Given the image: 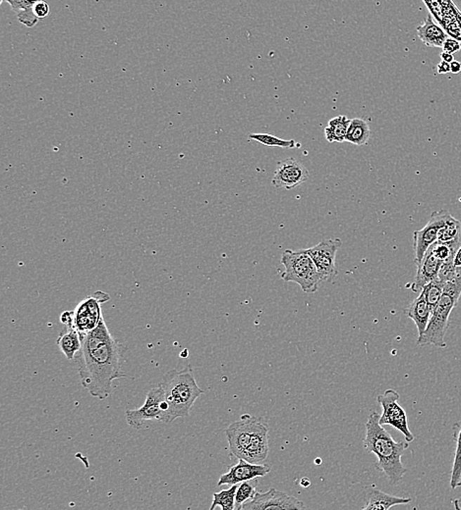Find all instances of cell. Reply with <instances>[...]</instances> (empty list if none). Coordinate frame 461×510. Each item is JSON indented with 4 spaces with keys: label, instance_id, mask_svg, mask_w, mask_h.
Listing matches in <instances>:
<instances>
[{
    "label": "cell",
    "instance_id": "cell-14",
    "mask_svg": "<svg viewBox=\"0 0 461 510\" xmlns=\"http://www.w3.org/2000/svg\"><path fill=\"white\" fill-rule=\"evenodd\" d=\"M271 472L270 465L253 464L244 459H239V462L229 468L228 471L219 477L218 486L228 485L233 487L241 483L250 481L256 478L264 477Z\"/></svg>",
    "mask_w": 461,
    "mask_h": 510
},
{
    "label": "cell",
    "instance_id": "cell-7",
    "mask_svg": "<svg viewBox=\"0 0 461 510\" xmlns=\"http://www.w3.org/2000/svg\"><path fill=\"white\" fill-rule=\"evenodd\" d=\"M110 300V295L97 290L80 302L74 310L73 326L80 334H88L100 325L103 319L102 304Z\"/></svg>",
    "mask_w": 461,
    "mask_h": 510
},
{
    "label": "cell",
    "instance_id": "cell-30",
    "mask_svg": "<svg viewBox=\"0 0 461 510\" xmlns=\"http://www.w3.org/2000/svg\"><path fill=\"white\" fill-rule=\"evenodd\" d=\"M431 248H432L434 255H435L436 257L442 260L443 262H446V261L448 260H453L455 253H457V250H455V248H453L452 246L446 245V243H439V241L434 243V245L431 246Z\"/></svg>",
    "mask_w": 461,
    "mask_h": 510
},
{
    "label": "cell",
    "instance_id": "cell-32",
    "mask_svg": "<svg viewBox=\"0 0 461 510\" xmlns=\"http://www.w3.org/2000/svg\"><path fill=\"white\" fill-rule=\"evenodd\" d=\"M443 53L453 54L458 53L461 49V43L457 39L448 38L443 46Z\"/></svg>",
    "mask_w": 461,
    "mask_h": 510
},
{
    "label": "cell",
    "instance_id": "cell-37",
    "mask_svg": "<svg viewBox=\"0 0 461 510\" xmlns=\"http://www.w3.org/2000/svg\"><path fill=\"white\" fill-rule=\"evenodd\" d=\"M441 58H442V61H445V62L448 64L453 63L455 61V58H453L452 54L443 53V51L441 53Z\"/></svg>",
    "mask_w": 461,
    "mask_h": 510
},
{
    "label": "cell",
    "instance_id": "cell-31",
    "mask_svg": "<svg viewBox=\"0 0 461 510\" xmlns=\"http://www.w3.org/2000/svg\"><path fill=\"white\" fill-rule=\"evenodd\" d=\"M424 4L427 5L429 12L432 16L435 17L440 23H443V8L442 2L437 1H424Z\"/></svg>",
    "mask_w": 461,
    "mask_h": 510
},
{
    "label": "cell",
    "instance_id": "cell-5",
    "mask_svg": "<svg viewBox=\"0 0 461 510\" xmlns=\"http://www.w3.org/2000/svg\"><path fill=\"white\" fill-rule=\"evenodd\" d=\"M280 262L285 269L283 274V281L300 286L306 294L317 292L320 282L324 281L314 261L305 250L283 251Z\"/></svg>",
    "mask_w": 461,
    "mask_h": 510
},
{
    "label": "cell",
    "instance_id": "cell-1",
    "mask_svg": "<svg viewBox=\"0 0 461 510\" xmlns=\"http://www.w3.org/2000/svg\"><path fill=\"white\" fill-rule=\"evenodd\" d=\"M82 347L76 356L79 376L91 396L105 400L112 393V383L125 376L122 371V347L110 334L103 318L88 334H81Z\"/></svg>",
    "mask_w": 461,
    "mask_h": 510
},
{
    "label": "cell",
    "instance_id": "cell-39",
    "mask_svg": "<svg viewBox=\"0 0 461 510\" xmlns=\"http://www.w3.org/2000/svg\"><path fill=\"white\" fill-rule=\"evenodd\" d=\"M453 506H455V510H461V497L458 499H453Z\"/></svg>",
    "mask_w": 461,
    "mask_h": 510
},
{
    "label": "cell",
    "instance_id": "cell-3",
    "mask_svg": "<svg viewBox=\"0 0 461 510\" xmlns=\"http://www.w3.org/2000/svg\"><path fill=\"white\" fill-rule=\"evenodd\" d=\"M159 386L164 391L171 422L177 418L187 417L195 401L204 394L197 385L191 366L182 370L172 369L167 372Z\"/></svg>",
    "mask_w": 461,
    "mask_h": 510
},
{
    "label": "cell",
    "instance_id": "cell-8",
    "mask_svg": "<svg viewBox=\"0 0 461 510\" xmlns=\"http://www.w3.org/2000/svg\"><path fill=\"white\" fill-rule=\"evenodd\" d=\"M378 403L383 408V414L379 417L382 426H391L403 434L408 443L413 442L414 436L409 430L408 415L403 406L399 405V395L394 390H387L383 395L379 396Z\"/></svg>",
    "mask_w": 461,
    "mask_h": 510
},
{
    "label": "cell",
    "instance_id": "cell-33",
    "mask_svg": "<svg viewBox=\"0 0 461 510\" xmlns=\"http://www.w3.org/2000/svg\"><path fill=\"white\" fill-rule=\"evenodd\" d=\"M34 12L38 19L46 18L49 14V5L44 1H36L34 5Z\"/></svg>",
    "mask_w": 461,
    "mask_h": 510
},
{
    "label": "cell",
    "instance_id": "cell-22",
    "mask_svg": "<svg viewBox=\"0 0 461 510\" xmlns=\"http://www.w3.org/2000/svg\"><path fill=\"white\" fill-rule=\"evenodd\" d=\"M439 243H446L455 250H460L461 246V223L457 219L450 217L446 225L439 231Z\"/></svg>",
    "mask_w": 461,
    "mask_h": 510
},
{
    "label": "cell",
    "instance_id": "cell-16",
    "mask_svg": "<svg viewBox=\"0 0 461 510\" xmlns=\"http://www.w3.org/2000/svg\"><path fill=\"white\" fill-rule=\"evenodd\" d=\"M443 261L434 255L432 248H429L420 264L417 266V274L413 284V292H422L424 288L437 279Z\"/></svg>",
    "mask_w": 461,
    "mask_h": 510
},
{
    "label": "cell",
    "instance_id": "cell-25",
    "mask_svg": "<svg viewBox=\"0 0 461 510\" xmlns=\"http://www.w3.org/2000/svg\"><path fill=\"white\" fill-rule=\"evenodd\" d=\"M11 5L13 11L16 12L17 17L22 24L28 28H32L38 22V17L34 12V5L36 1H27V0H15L7 1Z\"/></svg>",
    "mask_w": 461,
    "mask_h": 510
},
{
    "label": "cell",
    "instance_id": "cell-2",
    "mask_svg": "<svg viewBox=\"0 0 461 510\" xmlns=\"http://www.w3.org/2000/svg\"><path fill=\"white\" fill-rule=\"evenodd\" d=\"M379 414L374 411L370 414L366 422V436L363 440V447L368 453H373L378 458L376 468L384 473L389 484L396 486L399 484L406 468L403 467L401 457L408 450L409 443L406 441L396 442L391 434L379 424Z\"/></svg>",
    "mask_w": 461,
    "mask_h": 510
},
{
    "label": "cell",
    "instance_id": "cell-4",
    "mask_svg": "<svg viewBox=\"0 0 461 510\" xmlns=\"http://www.w3.org/2000/svg\"><path fill=\"white\" fill-rule=\"evenodd\" d=\"M460 295L461 267H457L455 277L450 282L446 283L442 297L432 310L427 329L422 336L418 337L419 347L435 346L443 349L447 347L445 337L448 330V319L450 312L457 304Z\"/></svg>",
    "mask_w": 461,
    "mask_h": 510
},
{
    "label": "cell",
    "instance_id": "cell-28",
    "mask_svg": "<svg viewBox=\"0 0 461 510\" xmlns=\"http://www.w3.org/2000/svg\"><path fill=\"white\" fill-rule=\"evenodd\" d=\"M258 479L250 480L239 484L235 495L236 510H240L246 502L252 501L257 494Z\"/></svg>",
    "mask_w": 461,
    "mask_h": 510
},
{
    "label": "cell",
    "instance_id": "cell-38",
    "mask_svg": "<svg viewBox=\"0 0 461 510\" xmlns=\"http://www.w3.org/2000/svg\"><path fill=\"white\" fill-rule=\"evenodd\" d=\"M453 264H455V267H461V246L455 253V258H453Z\"/></svg>",
    "mask_w": 461,
    "mask_h": 510
},
{
    "label": "cell",
    "instance_id": "cell-27",
    "mask_svg": "<svg viewBox=\"0 0 461 510\" xmlns=\"http://www.w3.org/2000/svg\"><path fill=\"white\" fill-rule=\"evenodd\" d=\"M238 485L229 488L223 491L214 492L213 502L209 510H214L221 506V510H236L235 495Z\"/></svg>",
    "mask_w": 461,
    "mask_h": 510
},
{
    "label": "cell",
    "instance_id": "cell-15",
    "mask_svg": "<svg viewBox=\"0 0 461 510\" xmlns=\"http://www.w3.org/2000/svg\"><path fill=\"white\" fill-rule=\"evenodd\" d=\"M268 453V427L263 418L258 417L244 460L253 464H261L265 462Z\"/></svg>",
    "mask_w": 461,
    "mask_h": 510
},
{
    "label": "cell",
    "instance_id": "cell-10",
    "mask_svg": "<svg viewBox=\"0 0 461 510\" xmlns=\"http://www.w3.org/2000/svg\"><path fill=\"white\" fill-rule=\"evenodd\" d=\"M240 510H307V507L297 497L272 488L263 494L257 492L252 501L244 504Z\"/></svg>",
    "mask_w": 461,
    "mask_h": 510
},
{
    "label": "cell",
    "instance_id": "cell-21",
    "mask_svg": "<svg viewBox=\"0 0 461 510\" xmlns=\"http://www.w3.org/2000/svg\"><path fill=\"white\" fill-rule=\"evenodd\" d=\"M351 119L344 115L337 116L327 123L325 128V137L329 142H344L346 139Z\"/></svg>",
    "mask_w": 461,
    "mask_h": 510
},
{
    "label": "cell",
    "instance_id": "cell-40",
    "mask_svg": "<svg viewBox=\"0 0 461 510\" xmlns=\"http://www.w3.org/2000/svg\"><path fill=\"white\" fill-rule=\"evenodd\" d=\"M300 484H301L302 486L304 488H308L310 486L311 483L309 480L307 479V478H303V479H301V482H300Z\"/></svg>",
    "mask_w": 461,
    "mask_h": 510
},
{
    "label": "cell",
    "instance_id": "cell-29",
    "mask_svg": "<svg viewBox=\"0 0 461 510\" xmlns=\"http://www.w3.org/2000/svg\"><path fill=\"white\" fill-rule=\"evenodd\" d=\"M445 285L446 284L443 282V281H441L439 278H437V279L431 282L430 284L426 286V287L422 290V292H421L423 293L424 297H425L428 304L430 305L432 310L435 308L436 305L438 304V302H440L441 297H442L443 295Z\"/></svg>",
    "mask_w": 461,
    "mask_h": 510
},
{
    "label": "cell",
    "instance_id": "cell-12",
    "mask_svg": "<svg viewBox=\"0 0 461 510\" xmlns=\"http://www.w3.org/2000/svg\"><path fill=\"white\" fill-rule=\"evenodd\" d=\"M309 176L306 167L299 160L290 157L278 162L272 183L275 188L292 191L304 184Z\"/></svg>",
    "mask_w": 461,
    "mask_h": 510
},
{
    "label": "cell",
    "instance_id": "cell-18",
    "mask_svg": "<svg viewBox=\"0 0 461 510\" xmlns=\"http://www.w3.org/2000/svg\"><path fill=\"white\" fill-rule=\"evenodd\" d=\"M404 312H405L406 316L413 319L415 323L419 337L422 336L427 329L431 315H432V308L428 304L423 293H420L417 299L414 300L404 310Z\"/></svg>",
    "mask_w": 461,
    "mask_h": 510
},
{
    "label": "cell",
    "instance_id": "cell-17",
    "mask_svg": "<svg viewBox=\"0 0 461 510\" xmlns=\"http://www.w3.org/2000/svg\"><path fill=\"white\" fill-rule=\"evenodd\" d=\"M417 34L421 41L429 48H443L445 41L450 38L447 31L434 21L430 13L425 22L418 27Z\"/></svg>",
    "mask_w": 461,
    "mask_h": 510
},
{
    "label": "cell",
    "instance_id": "cell-11",
    "mask_svg": "<svg viewBox=\"0 0 461 510\" xmlns=\"http://www.w3.org/2000/svg\"><path fill=\"white\" fill-rule=\"evenodd\" d=\"M257 418L246 414L242 415L240 420L230 424L226 430L229 452L238 459H245L246 450L250 443Z\"/></svg>",
    "mask_w": 461,
    "mask_h": 510
},
{
    "label": "cell",
    "instance_id": "cell-9",
    "mask_svg": "<svg viewBox=\"0 0 461 510\" xmlns=\"http://www.w3.org/2000/svg\"><path fill=\"white\" fill-rule=\"evenodd\" d=\"M450 217L452 215L448 210L434 212L428 223L420 230L414 231L413 248L415 255L414 261L416 265L420 264L429 248L437 243L439 231L446 225Z\"/></svg>",
    "mask_w": 461,
    "mask_h": 510
},
{
    "label": "cell",
    "instance_id": "cell-23",
    "mask_svg": "<svg viewBox=\"0 0 461 510\" xmlns=\"http://www.w3.org/2000/svg\"><path fill=\"white\" fill-rule=\"evenodd\" d=\"M370 137L371 130L366 121L360 118L351 119L345 142L355 145H365L368 144Z\"/></svg>",
    "mask_w": 461,
    "mask_h": 510
},
{
    "label": "cell",
    "instance_id": "cell-24",
    "mask_svg": "<svg viewBox=\"0 0 461 510\" xmlns=\"http://www.w3.org/2000/svg\"><path fill=\"white\" fill-rule=\"evenodd\" d=\"M453 430V437L457 443V448H455L450 485L453 490H455L461 487V420L455 424Z\"/></svg>",
    "mask_w": 461,
    "mask_h": 510
},
{
    "label": "cell",
    "instance_id": "cell-19",
    "mask_svg": "<svg viewBox=\"0 0 461 510\" xmlns=\"http://www.w3.org/2000/svg\"><path fill=\"white\" fill-rule=\"evenodd\" d=\"M56 344L66 358L73 361L82 347V337L75 327L65 326V329L59 334Z\"/></svg>",
    "mask_w": 461,
    "mask_h": 510
},
{
    "label": "cell",
    "instance_id": "cell-26",
    "mask_svg": "<svg viewBox=\"0 0 461 510\" xmlns=\"http://www.w3.org/2000/svg\"><path fill=\"white\" fill-rule=\"evenodd\" d=\"M248 137L266 147H282V149H294V147H301V145L297 144V140H283L271 134H249Z\"/></svg>",
    "mask_w": 461,
    "mask_h": 510
},
{
    "label": "cell",
    "instance_id": "cell-6",
    "mask_svg": "<svg viewBox=\"0 0 461 510\" xmlns=\"http://www.w3.org/2000/svg\"><path fill=\"white\" fill-rule=\"evenodd\" d=\"M157 420L160 422L171 423L169 405L165 401L164 393L160 386L150 390L147 394L144 405L137 409H129L126 411L128 425L133 429L140 430L147 421Z\"/></svg>",
    "mask_w": 461,
    "mask_h": 510
},
{
    "label": "cell",
    "instance_id": "cell-34",
    "mask_svg": "<svg viewBox=\"0 0 461 510\" xmlns=\"http://www.w3.org/2000/svg\"><path fill=\"white\" fill-rule=\"evenodd\" d=\"M60 321L65 326H73L74 313L71 311H65L61 314Z\"/></svg>",
    "mask_w": 461,
    "mask_h": 510
},
{
    "label": "cell",
    "instance_id": "cell-20",
    "mask_svg": "<svg viewBox=\"0 0 461 510\" xmlns=\"http://www.w3.org/2000/svg\"><path fill=\"white\" fill-rule=\"evenodd\" d=\"M410 497L391 496L379 490L371 489L366 506L361 510H389L393 506L410 504Z\"/></svg>",
    "mask_w": 461,
    "mask_h": 510
},
{
    "label": "cell",
    "instance_id": "cell-35",
    "mask_svg": "<svg viewBox=\"0 0 461 510\" xmlns=\"http://www.w3.org/2000/svg\"><path fill=\"white\" fill-rule=\"evenodd\" d=\"M437 71L439 74H448L450 72V64L445 62V61H441V63L438 64Z\"/></svg>",
    "mask_w": 461,
    "mask_h": 510
},
{
    "label": "cell",
    "instance_id": "cell-36",
    "mask_svg": "<svg viewBox=\"0 0 461 510\" xmlns=\"http://www.w3.org/2000/svg\"><path fill=\"white\" fill-rule=\"evenodd\" d=\"M461 72V63L460 61L455 60L450 63V73L460 74Z\"/></svg>",
    "mask_w": 461,
    "mask_h": 510
},
{
    "label": "cell",
    "instance_id": "cell-13",
    "mask_svg": "<svg viewBox=\"0 0 461 510\" xmlns=\"http://www.w3.org/2000/svg\"><path fill=\"white\" fill-rule=\"evenodd\" d=\"M342 246L339 239L323 240L313 248L305 250L311 256L324 281L332 280L337 275L335 257L339 248Z\"/></svg>",
    "mask_w": 461,
    "mask_h": 510
}]
</instances>
